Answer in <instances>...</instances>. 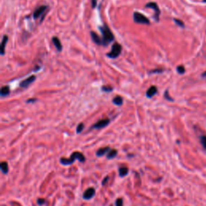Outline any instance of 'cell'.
Returning a JSON list of instances; mask_svg holds the SVG:
<instances>
[{
    "instance_id": "1",
    "label": "cell",
    "mask_w": 206,
    "mask_h": 206,
    "mask_svg": "<svg viewBox=\"0 0 206 206\" xmlns=\"http://www.w3.org/2000/svg\"><path fill=\"white\" fill-rule=\"evenodd\" d=\"M76 159H78L80 162L84 163V162L86 161V157H85V155H84L81 152H79V151H74L73 153L71 154V156H70V158L69 159H67V158L60 159V163H61L62 165L67 166V165L72 164Z\"/></svg>"
},
{
    "instance_id": "2",
    "label": "cell",
    "mask_w": 206,
    "mask_h": 206,
    "mask_svg": "<svg viewBox=\"0 0 206 206\" xmlns=\"http://www.w3.org/2000/svg\"><path fill=\"white\" fill-rule=\"evenodd\" d=\"M100 31L102 32V45L106 46L110 44V42H112L114 40V36L113 34L112 33V31L110 29V28L107 25H103L102 27H100Z\"/></svg>"
},
{
    "instance_id": "3",
    "label": "cell",
    "mask_w": 206,
    "mask_h": 206,
    "mask_svg": "<svg viewBox=\"0 0 206 206\" xmlns=\"http://www.w3.org/2000/svg\"><path fill=\"white\" fill-rule=\"evenodd\" d=\"M121 52H122V46L118 43H115L112 46L111 51L107 53V56L112 59L117 58L118 56L120 55Z\"/></svg>"
},
{
    "instance_id": "4",
    "label": "cell",
    "mask_w": 206,
    "mask_h": 206,
    "mask_svg": "<svg viewBox=\"0 0 206 206\" xmlns=\"http://www.w3.org/2000/svg\"><path fill=\"white\" fill-rule=\"evenodd\" d=\"M133 18H134V22L137 24H147V25L150 24V20L145 16L144 15L141 14L139 12H134L133 15Z\"/></svg>"
},
{
    "instance_id": "5",
    "label": "cell",
    "mask_w": 206,
    "mask_h": 206,
    "mask_svg": "<svg viewBox=\"0 0 206 206\" xmlns=\"http://www.w3.org/2000/svg\"><path fill=\"white\" fill-rule=\"evenodd\" d=\"M146 7H150V8H152L153 10H154V19H156V21H159V15H160V10L159 8V6L157 5L156 3H154V2H151V3H148L146 4Z\"/></svg>"
},
{
    "instance_id": "6",
    "label": "cell",
    "mask_w": 206,
    "mask_h": 206,
    "mask_svg": "<svg viewBox=\"0 0 206 206\" xmlns=\"http://www.w3.org/2000/svg\"><path fill=\"white\" fill-rule=\"evenodd\" d=\"M47 9H48L47 6H40V7H37L34 11V13H33V18L35 19H37L39 18H40L42 15H44Z\"/></svg>"
},
{
    "instance_id": "7",
    "label": "cell",
    "mask_w": 206,
    "mask_h": 206,
    "mask_svg": "<svg viewBox=\"0 0 206 206\" xmlns=\"http://www.w3.org/2000/svg\"><path fill=\"white\" fill-rule=\"evenodd\" d=\"M110 122V119H108V118L102 119V120L98 121L95 124H93V127H91V129H102V128H104V127H106L109 125Z\"/></svg>"
},
{
    "instance_id": "8",
    "label": "cell",
    "mask_w": 206,
    "mask_h": 206,
    "mask_svg": "<svg viewBox=\"0 0 206 206\" xmlns=\"http://www.w3.org/2000/svg\"><path fill=\"white\" fill-rule=\"evenodd\" d=\"M35 80V76L32 75L31 76V77H29L27 79L24 80L23 81H21L19 86H20V87H22V88H24V89H25V88H28V86H30L31 84L34 82Z\"/></svg>"
},
{
    "instance_id": "9",
    "label": "cell",
    "mask_w": 206,
    "mask_h": 206,
    "mask_svg": "<svg viewBox=\"0 0 206 206\" xmlns=\"http://www.w3.org/2000/svg\"><path fill=\"white\" fill-rule=\"evenodd\" d=\"M96 191L93 188H89V189H86L84 194H83V198L85 200H90L93 198V196H95Z\"/></svg>"
},
{
    "instance_id": "10",
    "label": "cell",
    "mask_w": 206,
    "mask_h": 206,
    "mask_svg": "<svg viewBox=\"0 0 206 206\" xmlns=\"http://www.w3.org/2000/svg\"><path fill=\"white\" fill-rule=\"evenodd\" d=\"M110 150H111V149H110V147H106V148H99L96 152L97 156H98V157L103 156V155H105V154H108V152H109Z\"/></svg>"
},
{
    "instance_id": "11",
    "label": "cell",
    "mask_w": 206,
    "mask_h": 206,
    "mask_svg": "<svg viewBox=\"0 0 206 206\" xmlns=\"http://www.w3.org/2000/svg\"><path fill=\"white\" fill-rule=\"evenodd\" d=\"M90 35H91V38H92L93 41L94 42L95 44H97V45H102V38L100 37L99 35H97V33L93 32V31H91Z\"/></svg>"
},
{
    "instance_id": "12",
    "label": "cell",
    "mask_w": 206,
    "mask_h": 206,
    "mask_svg": "<svg viewBox=\"0 0 206 206\" xmlns=\"http://www.w3.org/2000/svg\"><path fill=\"white\" fill-rule=\"evenodd\" d=\"M157 91H158V89H157V87H156V86H151V87L148 89V91H147V97H152L154 94H156Z\"/></svg>"
},
{
    "instance_id": "13",
    "label": "cell",
    "mask_w": 206,
    "mask_h": 206,
    "mask_svg": "<svg viewBox=\"0 0 206 206\" xmlns=\"http://www.w3.org/2000/svg\"><path fill=\"white\" fill-rule=\"evenodd\" d=\"M52 43H53V45L56 46V49H57V51L58 52L61 51L62 45H61V43L60 39H59L58 37H56V36L52 37Z\"/></svg>"
},
{
    "instance_id": "14",
    "label": "cell",
    "mask_w": 206,
    "mask_h": 206,
    "mask_svg": "<svg viewBox=\"0 0 206 206\" xmlns=\"http://www.w3.org/2000/svg\"><path fill=\"white\" fill-rule=\"evenodd\" d=\"M7 41H8V36L7 35H4L3 40H2V44H1V55H4V53H5V47H6Z\"/></svg>"
},
{
    "instance_id": "15",
    "label": "cell",
    "mask_w": 206,
    "mask_h": 206,
    "mask_svg": "<svg viewBox=\"0 0 206 206\" xmlns=\"http://www.w3.org/2000/svg\"><path fill=\"white\" fill-rule=\"evenodd\" d=\"M0 166H1V171H2V172L3 174H7L8 172H9V167H8V164H7V162H2Z\"/></svg>"
},
{
    "instance_id": "16",
    "label": "cell",
    "mask_w": 206,
    "mask_h": 206,
    "mask_svg": "<svg viewBox=\"0 0 206 206\" xmlns=\"http://www.w3.org/2000/svg\"><path fill=\"white\" fill-rule=\"evenodd\" d=\"M118 172H119V175H120L121 177H124V176L128 175L129 169L126 168V167H121L118 169Z\"/></svg>"
},
{
    "instance_id": "17",
    "label": "cell",
    "mask_w": 206,
    "mask_h": 206,
    "mask_svg": "<svg viewBox=\"0 0 206 206\" xmlns=\"http://www.w3.org/2000/svg\"><path fill=\"white\" fill-rule=\"evenodd\" d=\"M10 93V88L9 86H3L2 89H1V96H7Z\"/></svg>"
},
{
    "instance_id": "18",
    "label": "cell",
    "mask_w": 206,
    "mask_h": 206,
    "mask_svg": "<svg viewBox=\"0 0 206 206\" xmlns=\"http://www.w3.org/2000/svg\"><path fill=\"white\" fill-rule=\"evenodd\" d=\"M118 151L117 150H110L108 154H107V159H112L115 158L117 156Z\"/></svg>"
},
{
    "instance_id": "19",
    "label": "cell",
    "mask_w": 206,
    "mask_h": 206,
    "mask_svg": "<svg viewBox=\"0 0 206 206\" xmlns=\"http://www.w3.org/2000/svg\"><path fill=\"white\" fill-rule=\"evenodd\" d=\"M113 104H115V105H117V106H122V103H123V100L122 98V97L116 96L115 97H113Z\"/></svg>"
},
{
    "instance_id": "20",
    "label": "cell",
    "mask_w": 206,
    "mask_h": 206,
    "mask_svg": "<svg viewBox=\"0 0 206 206\" xmlns=\"http://www.w3.org/2000/svg\"><path fill=\"white\" fill-rule=\"evenodd\" d=\"M200 143L202 144L203 148L206 150V135H203L200 137Z\"/></svg>"
},
{
    "instance_id": "21",
    "label": "cell",
    "mask_w": 206,
    "mask_h": 206,
    "mask_svg": "<svg viewBox=\"0 0 206 206\" xmlns=\"http://www.w3.org/2000/svg\"><path fill=\"white\" fill-rule=\"evenodd\" d=\"M84 127H85V125L83 123H80L78 126H77V133H81V132H82V131L84 130Z\"/></svg>"
},
{
    "instance_id": "22",
    "label": "cell",
    "mask_w": 206,
    "mask_h": 206,
    "mask_svg": "<svg viewBox=\"0 0 206 206\" xmlns=\"http://www.w3.org/2000/svg\"><path fill=\"white\" fill-rule=\"evenodd\" d=\"M177 72H178L180 74H184V73L185 72L184 67L183 65H179L178 67H177Z\"/></svg>"
},
{
    "instance_id": "23",
    "label": "cell",
    "mask_w": 206,
    "mask_h": 206,
    "mask_svg": "<svg viewBox=\"0 0 206 206\" xmlns=\"http://www.w3.org/2000/svg\"><path fill=\"white\" fill-rule=\"evenodd\" d=\"M123 205V200L122 198H118L115 201V206H122Z\"/></svg>"
},
{
    "instance_id": "24",
    "label": "cell",
    "mask_w": 206,
    "mask_h": 206,
    "mask_svg": "<svg viewBox=\"0 0 206 206\" xmlns=\"http://www.w3.org/2000/svg\"><path fill=\"white\" fill-rule=\"evenodd\" d=\"M45 203H46V200H45V199H43V198H39V199H38L37 204L40 206L44 205Z\"/></svg>"
},
{
    "instance_id": "25",
    "label": "cell",
    "mask_w": 206,
    "mask_h": 206,
    "mask_svg": "<svg viewBox=\"0 0 206 206\" xmlns=\"http://www.w3.org/2000/svg\"><path fill=\"white\" fill-rule=\"evenodd\" d=\"M174 21L175 22V24L179 25V26H180V27H184V24L181 20L177 19H174Z\"/></svg>"
},
{
    "instance_id": "26",
    "label": "cell",
    "mask_w": 206,
    "mask_h": 206,
    "mask_svg": "<svg viewBox=\"0 0 206 206\" xmlns=\"http://www.w3.org/2000/svg\"><path fill=\"white\" fill-rule=\"evenodd\" d=\"M102 90L105 92H110V91H112L113 89L110 86H102Z\"/></svg>"
},
{
    "instance_id": "27",
    "label": "cell",
    "mask_w": 206,
    "mask_h": 206,
    "mask_svg": "<svg viewBox=\"0 0 206 206\" xmlns=\"http://www.w3.org/2000/svg\"><path fill=\"white\" fill-rule=\"evenodd\" d=\"M164 97H165V98H166V99L168 100V101H173V100H172V97H169L168 92V91H166V92H165V93H164Z\"/></svg>"
},
{
    "instance_id": "28",
    "label": "cell",
    "mask_w": 206,
    "mask_h": 206,
    "mask_svg": "<svg viewBox=\"0 0 206 206\" xmlns=\"http://www.w3.org/2000/svg\"><path fill=\"white\" fill-rule=\"evenodd\" d=\"M108 180H109V176H106L105 178H104V180H103L102 181V185H106V183L108 182Z\"/></svg>"
},
{
    "instance_id": "29",
    "label": "cell",
    "mask_w": 206,
    "mask_h": 206,
    "mask_svg": "<svg viewBox=\"0 0 206 206\" xmlns=\"http://www.w3.org/2000/svg\"><path fill=\"white\" fill-rule=\"evenodd\" d=\"M91 3H92V7L95 8L97 7V0H92Z\"/></svg>"
},
{
    "instance_id": "30",
    "label": "cell",
    "mask_w": 206,
    "mask_h": 206,
    "mask_svg": "<svg viewBox=\"0 0 206 206\" xmlns=\"http://www.w3.org/2000/svg\"><path fill=\"white\" fill-rule=\"evenodd\" d=\"M163 72L162 69H158V70H153V71H151L150 72Z\"/></svg>"
},
{
    "instance_id": "31",
    "label": "cell",
    "mask_w": 206,
    "mask_h": 206,
    "mask_svg": "<svg viewBox=\"0 0 206 206\" xmlns=\"http://www.w3.org/2000/svg\"><path fill=\"white\" fill-rule=\"evenodd\" d=\"M35 101H36V99H35V98L34 99H29L27 102L29 103V102H35Z\"/></svg>"
},
{
    "instance_id": "32",
    "label": "cell",
    "mask_w": 206,
    "mask_h": 206,
    "mask_svg": "<svg viewBox=\"0 0 206 206\" xmlns=\"http://www.w3.org/2000/svg\"><path fill=\"white\" fill-rule=\"evenodd\" d=\"M204 1V3H206V0H203Z\"/></svg>"
}]
</instances>
